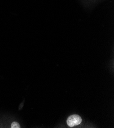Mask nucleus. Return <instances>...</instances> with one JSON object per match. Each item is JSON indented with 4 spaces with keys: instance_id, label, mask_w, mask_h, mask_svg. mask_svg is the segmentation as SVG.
<instances>
[{
    "instance_id": "1",
    "label": "nucleus",
    "mask_w": 114,
    "mask_h": 128,
    "mask_svg": "<svg viewBox=\"0 0 114 128\" xmlns=\"http://www.w3.org/2000/svg\"><path fill=\"white\" fill-rule=\"evenodd\" d=\"M82 122V118L78 115H72L68 118L67 123L70 127H74L80 124Z\"/></svg>"
},
{
    "instance_id": "2",
    "label": "nucleus",
    "mask_w": 114,
    "mask_h": 128,
    "mask_svg": "<svg viewBox=\"0 0 114 128\" xmlns=\"http://www.w3.org/2000/svg\"><path fill=\"white\" fill-rule=\"evenodd\" d=\"M11 128H21L20 125L17 122H12L11 125Z\"/></svg>"
}]
</instances>
